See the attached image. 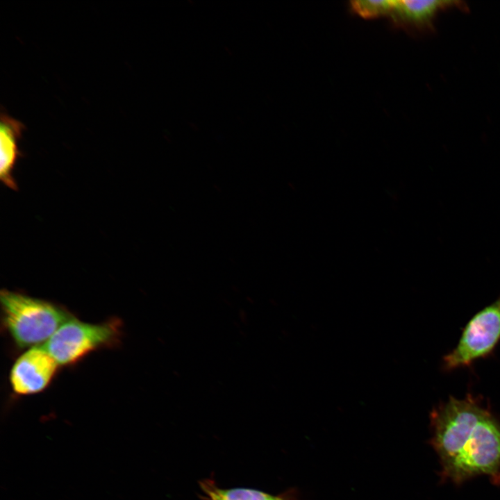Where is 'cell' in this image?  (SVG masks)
<instances>
[{
  "instance_id": "cell-8",
  "label": "cell",
  "mask_w": 500,
  "mask_h": 500,
  "mask_svg": "<svg viewBox=\"0 0 500 500\" xmlns=\"http://www.w3.org/2000/svg\"><path fill=\"white\" fill-rule=\"evenodd\" d=\"M200 488L206 500H294L289 494L272 495L249 488H222L211 479L201 481Z\"/></svg>"
},
{
  "instance_id": "cell-9",
  "label": "cell",
  "mask_w": 500,
  "mask_h": 500,
  "mask_svg": "<svg viewBox=\"0 0 500 500\" xmlns=\"http://www.w3.org/2000/svg\"><path fill=\"white\" fill-rule=\"evenodd\" d=\"M353 10L360 17L374 19L391 14L394 0H365L351 2Z\"/></svg>"
},
{
  "instance_id": "cell-5",
  "label": "cell",
  "mask_w": 500,
  "mask_h": 500,
  "mask_svg": "<svg viewBox=\"0 0 500 500\" xmlns=\"http://www.w3.org/2000/svg\"><path fill=\"white\" fill-rule=\"evenodd\" d=\"M58 363L42 347H34L19 356L12 366L10 383L19 395H29L44 390L51 383Z\"/></svg>"
},
{
  "instance_id": "cell-3",
  "label": "cell",
  "mask_w": 500,
  "mask_h": 500,
  "mask_svg": "<svg viewBox=\"0 0 500 500\" xmlns=\"http://www.w3.org/2000/svg\"><path fill=\"white\" fill-rule=\"evenodd\" d=\"M122 327V322L117 318L92 324L74 317L63 324L43 347L59 365H71L92 351L118 344Z\"/></svg>"
},
{
  "instance_id": "cell-1",
  "label": "cell",
  "mask_w": 500,
  "mask_h": 500,
  "mask_svg": "<svg viewBox=\"0 0 500 500\" xmlns=\"http://www.w3.org/2000/svg\"><path fill=\"white\" fill-rule=\"evenodd\" d=\"M430 417L431 444L444 478L460 483L486 475L500 482V422L481 399L451 396Z\"/></svg>"
},
{
  "instance_id": "cell-6",
  "label": "cell",
  "mask_w": 500,
  "mask_h": 500,
  "mask_svg": "<svg viewBox=\"0 0 500 500\" xmlns=\"http://www.w3.org/2000/svg\"><path fill=\"white\" fill-rule=\"evenodd\" d=\"M24 124L10 117L6 112L1 114L0 149L1 180L8 186L16 189V184L11 176V171L19 155L17 140L21 138Z\"/></svg>"
},
{
  "instance_id": "cell-4",
  "label": "cell",
  "mask_w": 500,
  "mask_h": 500,
  "mask_svg": "<svg viewBox=\"0 0 500 500\" xmlns=\"http://www.w3.org/2000/svg\"><path fill=\"white\" fill-rule=\"evenodd\" d=\"M500 341V296L475 314L462 329L460 340L442 359L446 371L467 367L491 355Z\"/></svg>"
},
{
  "instance_id": "cell-7",
  "label": "cell",
  "mask_w": 500,
  "mask_h": 500,
  "mask_svg": "<svg viewBox=\"0 0 500 500\" xmlns=\"http://www.w3.org/2000/svg\"><path fill=\"white\" fill-rule=\"evenodd\" d=\"M449 1L394 0L390 14L396 22L419 24L427 22L433 15Z\"/></svg>"
},
{
  "instance_id": "cell-2",
  "label": "cell",
  "mask_w": 500,
  "mask_h": 500,
  "mask_svg": "<svg viewBox=\"0 0 500 500\" xmlns=\"http://www.w3.org/2000/svg\"><path fill=\"white\" fill-rule=\"evenodd\" d=\"M0 302L2 327L20 349L45 344L74 317L61 306L7 290H1Z\"/></svg>"
}]
</instances>
